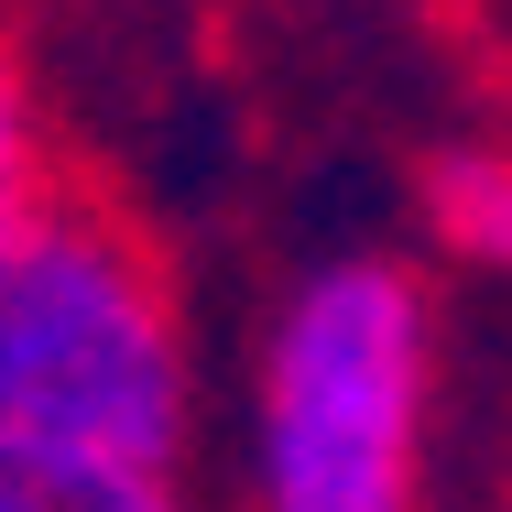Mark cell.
I'll use <instances>...</instances> for the list:
<instances>
[{
  "mask_svg": "<svg viewBox=\"0 0 512 512\" xmlns=\"http://www.w3.org/2000/svg\"><path fill=\"white\" fill-rule=\"evenodd\" d=\"M447 327L404 251L306 262L251 338L229 512H425Z\"/></svg>",
  "mask_w": 512,
  "mask_h": 512,
  "instance_id": "6da1fadb",
  "label": "cell"
},
{
  "mask_svg": "<svg viewBox=\"0 0 512 512\" xmlns=\"http://www.w3.org/2000/svg\"><path fill=\"white\" fill-rule=\"evenodd\" d=\"M197 327L164 240L99 186H44L0 218V425L131 469H186L197 447Z\"/></svg>",
  "mask_w": 512,
  "mask_h": 512,
  "instance_id": "7a4b0ae2",
  "label": "cell"
},
{
  "mask_svg": "<svg viewBox=\"0 0 512 512\" xmlns=\"http://www.w3.org/2000/svg\"><path fill=\"white\" fill-rule=\"evenodd\" d=\"M0 512H207L186 469H131V458H88V447H44L0 425Z\"/></svg>",
  "mask_w": 512,
  "mask_h": 512,
  "instance_id": "3957f363",
  "label": "cell"
},
{
  "mask_svg": "<svg viewBox=\"0 0 512 512\" xmlns=\"http://www.w3.org/2000/svg\"><path fill=\"white\" fill-rule=\"evenodd\" d=\"M414 207H425V240L447 262L512 284V142H447V153H425Z\"/></svg>",
  "mask_w": 512,
  "mask_h": 512,
  "instance_id": "277c9868",
  "label": "cell"
},
{
  "mask_svg": "<svg viewBox=\"0 0 512 512\" xmlns=\"http://www.w3.org/2000/svg\"><path fill=\"white\" fill-rule=\"evenodd\" d=\"M55 186V131H44V77H33V44L22 22L0 11V218L33 207Z\"/></svg>",
  "mask_w": 512,
  "mask_h": 512,
  "instance_id": "5b68a950",
  "label": "cell"
}]
</instances>
